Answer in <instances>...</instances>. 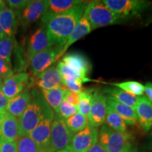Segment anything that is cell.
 <instances>
[{
    "label": "cell",
    "instance_id": "cell-1",
    "mask_svg": "<svg viewBox=\"0 0 152 152\" xmlns=\"http://www.w3.org/2000/svg\"><path fill=\"white\" fill-rule=\"evenodd\" d=\"M87 2L83 1L81 4L71 10L51 17L45 23L47 32L54 45L64 47L68 37L83 16Z\"/></svg>",
    "mask_w": 152,
    "mask_h": 152
},
{
    "label": "cell",
    "instance_id": "cell-2",
    "mask_svg": "<svg viewBox=\"0 0 152 152\" xmlns=\"http://www.w3.org/2000/svg\"><path fill=\"white\" fill-rule=\"evenodd\" d=\"M51 109L42 93L36 89L31 91V100L25 111L18 119L19 123V136H29Z\"/></svg>",
    "mask_w": 152,
    "mask_h": 152
},
{
    "label": "cell",
    "instance_id": "cell-3",
    "mask_svg": "<svg viewBox=\"0 0 152 152\" xmlns=\"http://www.w3.org/2000/svg\"><path fill=\"white\" fill-rule=\"evenodd\" d=\"M83 14L90 23L92 30L118 23L123 20L110 10L103 1H92L87 3Z\"/></svg>",
    "mask_w": 152,
    "mask_h": 152
},
{
    "label": "cell",
    "instance_id": "cell-4",
    "mask_svg": "<svg viewBox=\"0 0 152 152\" xmlns=\"http://www.w3.org/2000/svg\"><path fill=\"white\" fill-rule=\"evenodd\" d=\"M132 135L128 132H121L111 130L106 125L101 127L98 134V142L108 152H124L132 145Z\"/></svg>",
    "mask_w": 152,
    "mask_h": 152
},
{
    "label": "cell",
    "instance_id": "cell-5",
    "mask_svg": "<svg viewBox=\"0 0 152 152\" xmlns=\"http://www.w3.org/2000/svg\"><path fill=\"white\" fill-rule=\"evenodd\" d=\"M103 2L122 20L137 16L150 4L149 1L143 0H104Z\"/></svg>",
    "mask_w": 152,
    "mask_h": 152
},
{
    "label": "cell",
    "instance_id": "cell-6",
    "mask_svg": "<svg viewBox=\"0 0 152 152\" xmlns=\"http://www.w3.org/2000/svg\"><path fill=\"white\" fill-rule=\"evenodd\" d=\"M73 135L66 126L65 120L54 114L51 128L50 151L57 152L69 147Z\"/></svg>",
    "mask_w": 152,
    "mask_h": 152
},
{
    "label": "cell",
    "instance_id": "cell-7",
    "mask_svg": "<svg viewBox=\"0 0 152 152\" xmlns=\"http://www.w3.org/2000/svg\"><path fill=\"white\" fill-rule=\"evenodd\" d=\"M54 112L49 109L37 126L30 132L29 137L37 144L42 152L50 151V134Z\"/></svg>",
    "mask_w": 152,
    "mask_h": 152
},
{
    "label": "cell",
    "instance_id": "cell-8",
    "mask_svg": "<svg viewBox=\"0 0 152 152\" xmlns=\"http://www.w3.org/2000/svg\"><path fill=\"white\" fill-rule=\"evenodd\" d=\"M62 47L54 45L38 53L30 61V71L33 77L42 73L60 58Z\"/></svg>",
    "mask_w": 152,
    "mask_h": 152
},
{
    "label": "cell",
    "instance_id": "cell-9",
    "mask_svg": "<svg viewBox=\"0 0 152 152\" xmlns=\"http://www.w3.org/2000/svg\"><path fill=\"white\" fill-rule=\"evenodd\" d=\"M61 61L73 72L76 77L82 83H88L92 80L88 77L92 66L88 58L80 53H71L63 57Z\"/></svg>",
    "mask_w": 152,
    "mask_h": 152
},
{
    "label": "cell",
    "instance_id": "cell-10",
    "mask_svg": "<svg viewBox=\"0 0 152 152\" xmlns=\"http://www.w3.org/2000/svg\"><path fill=\"white\" fill-rule=\"evenodd\" d=\"M52 46H54V42L49 37L46 25L43 24L28 39L26 52L28 60L30 61L38 53Z\"/></svg>",
    "mask_w": 152,
    "mask_h": 152
},
{
    "label": "cell",
    "instance_id": "cell-11",
    "mask_svg": "<svg viewBox=\"0 0 152 152\" xmlns=\"http://www.w3.org/2000/svg\"><path fill=\"white\" fill-rule=\"evenodd\" d=\"M107 99L103 92L94 91L93 92L92 104L89 113V125L98 128L105 122Z\"/></svg>",
    "mask_w": 152,
    "mask_h": 152
},
{
    "label": "cell",
    "instance_id": "cell-12",
    "mask_svg": "<svg viewBox=\"0 0 152 152\" xmlns=\"http://www.w3.org/2000/svg\"><path fill=\"white\" fill-rule=\"evenodd\" d=\"M48 6V1L45 0L28 1L20 16L22 27L27 28L39 19H42L47 11Z\"/></svg>",
    "mask_w": 152,
    "mask_h": 152
},
{
    "label": "cell",
    "instance_id": "cell-13",
    "mask_svg": "<svg viewBox=\"0 0 152 152\" xmlns=\"http://www.w3.org/2000/svg\"><path fill=\"white\" fill-rule=\"evenodd\" d=\"M30 74L26 72L14 74L9 78L3 80L2 92L8 99L15 97L25 89L30 87Z\"/></svg>",
    "mask_w": 152,
    "mask_h": 152
},
{
    "label": "cell",
    "instance_id": "cell-14",
    "mask_svg": "<svg viewBox=\"0 0 152 152\" xmlns=\"http://www.w3.org/2000/svg\"><path fill=\"white\" fill-rule=\"evenodd\" d=\"M98 128L88 125L74 134L70 147L77 152H87L98 142Z\"/></svg>",
    "mask_w": 152,
    "mask_h": 152
},
{
    "label": "cell",
    "instance_id": "cell-15",
    "mask_svg": "<svg viewBox=\"0 0 152 152\" xmlns=\"http://www.w3.org/2000/svg\"><path fill=\"white\" fill-rule=\"evenodd\" d=\"M19 137L18 118L3 111L0 115V141L16 142Z\"/></svg>",
    "mask_w": 152,
    "mask_h": 152
},
{
    "label": "cell",
    "instance_id": "cell-16",
    "mask_svg": "<svg viewBox=\"0 0 152 152\" xmlns=\"http://www.w3.org/2000/svg\"><path fill=\"white\" fill-rule=\"evenodd\" d=\"M34 82L42 90H48L56 88L66 89L56 66H50L46 71L36 76Z\"/></svg>",
    "mask_w": 152,
    "mask_h": 152
},
{
    "label": "cell",
    "instance_id": "cell-17",
    "mask_svg": "<svg viewBox=\"0 0 152 152\" xmlns=\"http://www.w3.org/2000/svg\"><path fill=\"white\" fill-rule=\"evenodd\" d=\"M134 111L137 121L144 132H149L152 129V103L145 96L138 97Z\"/></svg>",
    "mask_w": 152,
    "mask_h": 152
},
{
    "label": "cell",
    "instance_id": "cell-18",
    "mask_svg": "<svg viewBox=\"0 0 152 152\" xmlns=\"http://www.w3.org/2000/svg\"><path fill=\"white\" fill-rule=\"evenodd\" d=\"M30 100L31 92L30 87H27L15 97L9 99L6 111L18 119L26 109Z\"/></svg>",
    "mask_w": 152,
    "mask_h": 152
},
{
    "label": "cell",
    "instance_id": "cell-19",
    "mask_svg": "<svg viewBox=\"0 0 152 152\" xmlns=\"http://www.w3.org/2000/svg\"><path fill=\"white\" fill-rule=\"evenodd\" d=\"M84 1L80 0H49L48 1V9L46 14L42 18V22L45 24L51 17L71 10L77 7Z\"/></svg>",
    "mask_w": 152,
    "mask_h": 152
},
{
    "label": "cell",
    "instance_id": "cell-20",
    "mask_svg": "<svg viewBox=\"0 0 152 152\" xmlns=\"http://www.w3.org/2000/svg\"><path fill=\"white\" fill-rule=\"evenodd\" d=\"M103 92L107 100L114 101L134 109L138 100V96L125 92L115 87H106L104 90Z\"/></svg>",
    "mask_w": 152,
    "mask_h": 152
},
{
    "label": "cell",
    "instance_id": "cell-21",
    "mask_svg": "<svg viewBox=\"0 0 152 152\" xmlns=\"http://www.w3.org/2000/svg\"><path fill=\"white\" fill-rule=\"evenodd\" d=\"M20 20L16 12L9 7H6L0 12V28L3 33L9 36H14Z\"/></svg>",
    "mask_w": 152,
    "mask_h": 152
},
{
    "label": "cell",
    "instance_id": "cell-22",
    "mask_svg": "<svg viewBox=\"0 0 152 152\" xmlns=\"http://www.w3.org/2000/svg\"><path fill=\"white\" fill-rule=\"evenodd\" d=\"M91 31H92V28H91L90 23H89L88 20L87 19L86 16H85L84 14H83L81 18L80 19L78 23L76 25V26L75 28H74L73 32H72L71 35L68 37V40L66 41V44L64 45V47H63V49L60 54V58L63 56V55L65 54V52L67 51V49L69 48L73 43H75V42L79 40L80 39H81V38L84 37V36L87 35V34L90 33Z\"/></svg>",
    "mask_w": 152,
    "mask_h": 152
},
{
    "label": "cell",
    "instance_id": "cell-23",
    "mask_svg": "<svg viewBox=\"0 0 152 152\" xmlns=\"http://www.w3.org/2000/svg\"><path fill=\"white\" fill-rule=\"evenodd\" d=\"M107 104L122 118L126 124L133 125L137 122V117L134 108L111 100H107Z\"/></svg>",
    "mask_w": 152,
    "mask_h": 152
},
{
    "label": "cell",
    "instance_id": "cell-24",
    "mask_svg": "<svg viewBox=\"0 0 152 152\" xmlns=\"http://www.w3.org/2000/svg\"><path fill=\"white\" fill-rule=\"evenodd\" d=\"M68 90L62 88H56L52 90H42V94L45 100L54 111V114L58 113L59 106L64 99Z\"/></svg>",
    "mask_w": 152,
    "mask_h": 152
},
{
    "label": "cell",
    "instance_id": "cell-25",
    "mask_svg": "<svg viewBox=\"0 0 152 152\" xmlns=\"http://www.w3.org/2000/svg\"><path fill=\"white\" fill-rule=\"evenodd\" d=\"M104 123L111 130L116 132H125L128 130V127L123 119L111 107L108 106V104Z\"/></svg>",
    "mask_w": 152,
    "mask_h": 152
},
{
    "label": "cell",
    "instance_id": "cell-26",
    "mask_svg": "<svg viewBox=\"0 0 152 152\" xmlns=\"http://www.w3.org/2000/svg\"><path fill=\"white\" fill-rule=\"evenodd\" d=\"M66 126L69 129V130L74 134L80 131L84 130L89 125L88 118L87 116L81 114L79 112H77L73 115L65 120Z\"/></svg>",
    "mask_w": 152,
    "mask_h": 152
},
{
    "label": "cell",
    "instance_id": "cell-27",
    "mask_svg": "<svg viewBox=\"0 0 152 152\" xmlns=\"http://www.w3.org/2000/svg\"><path fill=\"white\" fill-rule=\"evenodd\" d=\"M15 44L14 36H9L4 33L0 37V58L11 62Z\"/></svg>",
    "mask_w": 152,
    "mask_h": 152
},
{
    "label": "cell",
    "instance_id": "cell-28",
    "mask_svg": "<svg viewBox=\"0 0 152 152\" xmlns=\"http://www.w3.org/2000/svg\"><path fill=\"white\" fill-rule=\"evenodd\" d=\"M94 90L93 89H83L80 93L79 102L77 104V112L85 116H88L92 104V95Z\"/></svg>",
    "mask_w": 152,
    "mask_h": 152
},
{
    "label": "cell",
    "instance_id": "cell-29",
    "mask_svg": "<svg viewBox=\"0 0 152 152\" xmlns=\"http://www.w3.org/2000/svg\"><path fill=\"white\" fill-rule=\"evenodd\" d=\"M111 85L118 87L125 92L135 96H142L144 92V85L137 81H126L123 83H111Z\"/></svg>",
    "mask_w": 152,
    "mask_h": 152
},
{
    "label": "cell",
    "instance_id": "cell-30",
    "mask_svg": "<svg viewBox=\"0 0 152 152\" xmlns=\"http://www.w3.org/2000/svg\"><path fill=\"white\" fill-rule=\"evenodd\" d=\"M14 65L13 71L14 73H23V71H26V67H27V63L25 59V54L23 49L16 42L14 48Z\"/></svg>",
    "mask_w": 152,
    "mask_h": 152
},
{
    "label": "cell",
    "instance_id": "cell-31",
    "mask_svg": "<svg viewBox=\"0 0 152 152\" xmlns=\"http://www.w3.org/2000/svg\"><path fill=\"white\" fill-rule=\"evenodd\" d=\"M16 143L18 152H42L29 136L19 137Z\"/></svg>",
    "mask_w": 152,
    "mask_h": 152
},
{
    "label": "cell",
    "instance_id": "cell-32",
    "mask_svg": "<svg viewBox=\"0 0 152 152\" xmlns=\"http://www.w3.org/2000/svg\"><path fill=\"white\" fill-rule=\"evenodd\" d=\"M77 112V106L72 105L71 104L68 103L65 99H64L61 102V104L59 109H58V113H56V115H59L62 118L66 120L72 116V115H73Z\"/></svg>",
    "mask_w": 152,
    "mask_h": 152
},
{
    "label": "cell",
    "instance_id": "cell-33",
    "mask_svg": "<svg viewBox=\"0 0 152 152\" xmlns=\"http://www.w3.org/2000/svg\"><path fill=\"white\" fill-rule=\"evenodd\" d=\"M11 62L0 58V79L4 80L9 78L14 75Z\"/></svg>",
    "mask_w": 152,
    "mask_h": 152
},
{
    "label": "cell",
    "instance_id": "cell-34",
    "mask_svg": "<svg viewBox=\"0 0 152 152\" xmlns=\"http://www.w3.org/2000/svg\"><path fill=\"white\" fill-rule=\"evenodd\" d=\"M28 2V1H26V0H9L6 1V3H7V4L9 6V8L13 9L16 12L19 19H20L22 11L26 7Z\"/></svg>",
    "mask_w": 152,
    "mask_h": 152
},
{
    "label": "cell",
    "instance_id": "cell-35",
    "mask_svg": "<svg viewBox=\"0 0 152 152\" xmlns=\"http://www.w3.org/2000/svg\"><path fill=\"white\" fill-rule=\"evenodd\" d=\"M0 152H18L16 142L0 141Z\"/></svg>",
    "mask_w": 152,
    "mask_h": 152
},
{
    "label": "cell",
    "instance_id": "cell-36",
    "mask_svg": "<svg viewBox=\"0 0 152 152\" xmlns=\"http://www.w3.org/2000/svg\"><path fill=\"white\" fill-rule=\"evenodd\" d=\"M79 97H80V93H75V92H72L68 90L67 93L66 94L65 99L66 102H68V103L71 104L72 105L77 106L79 102Z\"/></svg>",
    "mask_w": 152,
    "mask_h": 152
},
{
    "label": "cell",
    "instance_id": "cell-37",
    "mask_svg": "<svg viewBox=\"0 0 152 152\" xmlns=\"http://www.w3.org/2000/svg\"><path fill=\"white\" fill-rule=\"evenodd\" d=\"M2 81L0 79V111H6L9 99L4 96L2 92Z\"/></svg>",
    "mask_w": 152,
    "mask_h": 152
},
{
    "label": "cell",
    "instance_id": "cell-38",
    "mask_svg": "<svg viewBox=\"0 0 152 152\" xmlns=\"http://www.w3.org/2000/svg\"><path fill=\"white\" fill-rule=\"evenodd\" d=\"M87 152H108V151L99 142H97L92 147H91Z\"/></svg>",
    "mask_w": 152,
    "mask_h": 152
},
{
    "label": "cell",
    "instance_id": "cell-39",
    "mask_svg": "<svg viewBox=\"0 0 152 152\" xmlns=\"http://www.w3.org/2000/svg\"><path fill=\"white\" fill-rule=\"evenodd\" d=\"M144 92L146 94V97L152 103V83H147L144 85Z\"/></svg>",
    "mask_w": 152,
    "mask_h": 152
},
{
    "label": "cell",
    "instance_id": "cell-40",
    "mask_svg": "<svg viewBox=\"0 0 152 152\" xmlns=\"http://www.w3.org/2000/svg\"><path fill=\"white\" fill-rule=\"evenodd\" d=\"M57 152H77V151H75V150H73L69 146V147H66V149H63V150H61V151H57Z\"/></svg>",
    "mask_w": 152,
    "mask_h": 152
},
{
    "label": "cell",
    "instance_id": "cell-41",
    "mask_svg": "<svg viewBox=\"0 0 152 152\" xmlns=\"http://www.w3.org/2000/svg\"><path fill=\"white\" fill-rule=\"evenodd\" d=\"M6 7V1L0 0V12Z\"/></svg>",
    "mask_w": 152,
    "mask_h": 152
},
{
    "label": "cell",
    "instance_id": "cell-42",
    "mask_svg": "<svg viewBox=\"0 0 152 152\" xmlns=\"http://www.w3.org/2000/svg\"><path fill=\"white\" fill-rule=\"evenodd\" d=\"M124 152H137V150L134 147H133V146L132 145L131 147L128 148V149H126Z\"/></svg>",
    "mask_w": 152,
    "mask_h": 152
},
{
    "label": "cell",
    "instance_id": "cell-43",
    "mask_svg": "<svg viewBox=\"0 0 152 152\" xmlns=\"http://www.w3.org/2000/svg\"><path fill=\"white\" fill-rule=\"evenodd\" d=\"M4 34V33H3V31H2V30H1V28H0V37H1V35H2Z\"/></svg>",
    "mask_w": 152,
    "mask_h": 152
},
{
    "label": "cell",
    "instance_id": "cell-44",
    "mask_svg": "<svg viewBox=\"0 0 152 152\" xmlns=\"http://www.w3.org/2000/svg\"><path fill=\"white\" fill-rule=\"evenodd\" d=\"M151 146H152V133H151Z\"/></svg>",
    "mask_w": 152,
    "mask_h": 152
},
{
    "label": "cell",
    "instance_id": "cell-45",
    "mask_svg": "<svg viewBox=\"0 0 152 152\" xmlns=\"http://www.w3.org/2000/svg\"><path fill=\"white\" fill-rule=\"evenodd\" d=\"M3 111H0V115H1V112H2Z\"/></svg>",
    "mask_w": 152,
    "mask_h": 152
}]
</instances>
